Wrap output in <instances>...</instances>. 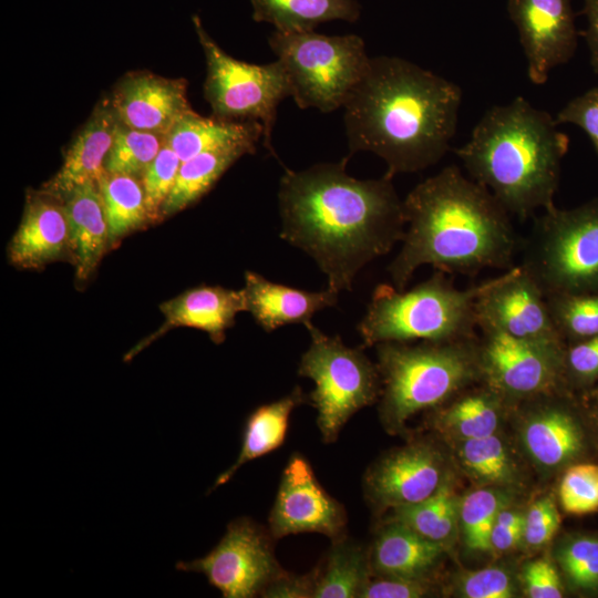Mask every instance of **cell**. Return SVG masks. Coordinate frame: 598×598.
I'll return each instance as SVG.
<instances>
[{"mask_svg": "<svg viewBox=\"0 0 598 598\" xmlns=\"http://www.w3.org/2000/svg\"><path fill=\"white\" fill-rule=\"evenodd\" d=\"M349 158L285 167L278 189L280 238L310 256L337 292L351 291L358 272L390 252L406 225L392 177L354 178Z\"/></svg>", "mask_w": 598, "mask_h": 598, "instance_id": "1", "label": "cell"}, {"mask_svg": "<svg viewBox=\"0 0 598 598\" xmlns=\"http://www.w3.org/2000/svg\"><path fill=\"white\" fill-rule=\"evenodd\" d=\"M461 101L455 83L398 56H373L342 107L348 156L371 152L392 178L435 165L450 148Z\"/></svg>", "mask_w": 598, "mask_h": 598, "instance_id": "2", "label": "cell"}, {"mask_svg": "<svg viewBox=\"0 0 598 598\" xmlns=\"http://www.w3.org/2000/svg\"><path fill=\"white\" fill-rule=\"evenodd\" d=\"M408 225L402 247L388 267L403 290L415 270L431 265L445 274L511 269L518 238L509 214L482 184L455 165L417 184L403 200Z\"/></svg>", "mask_w": 598, "mask_h": 598, "instance_id": "3", "label": "cell"}, {"mask_svg": "<svg viewBox=\"0 0 598 598\" xmlns=\"http://www.w3.org/2000/svg\"><path fill=\"white\" fill-rule=\"evenodd\" d=\"M551 115L522 96L488 109L455 153L474 181L520 219L555 206L569 146Z\"/></svg>", "mask_w": 598, "mask_h": 598, "instance_id": "4", "label": "cell"}, {"mask_svg": "<svg viewBox=\"0 0 598 598\" xmlns=\"http://www.w3.org/2000/svg\"><path fill=\"white\" fill-rule=\"evenodd\" d=\"M380 414L398 429L414 414L441 406L482 379L478 337L454 341L377 344Z\"/></svg>", "mask_w": 598, "mask_h": 598, "instance_id": "5", "label": "cell"}, {"mask_svg": "<svg viewBox=\"0 0 598 598\" xmlns=\"http://www.w3.org/2000/svg\"><path fill=\"white\" fill-rule=\"evenodd\" d=\"M458 289L445 272L436 270L409 290L380 283L358 324L367 348L382 342L454 341L476 337L475 300L487 287Z\"/></svg>", "mask_w": 598, "mask_h": 598, "instance_id": "6", "label": "cell"}, {"mask_svg": "<svg viewBox=\"0 0 598 598\" xmlns=\"http://www.w3.org/2000/svg\"><path fill=\"white\" fill-rule=\"evenodd\" d=\"M268 43L285 69L296 105L322 113L343 107L371 59L363 39L357 34L275 30Z\"/></svg>", "mask_w": 598, "mask_h": 598, "instance_id": "7", "label": "cell"}, {"mask_svg": "<svg viewBox=\"0 0 598 598\" xmlns=\"http://www.w3.org/2000/svg\"><path fill=\"white\" fill-rule=\"evenodd\" d=\"M520 266L545 296L598 292V198L535 219Z\"/></svg>", "mask_w": 598, "mask_h": 598, "instance_id": "8", "label": "cell"}, {"mask_svg": "<svg viewBox=\"0 0 598 598\" xmlns=\"http://www.w3.org/2000/svg\"><path fill=\"white\" fill-rule=\"evenodd\" d=\"M305 327L311 343L300 359L298 374L313 381L309 399L317 410L323 442L332 443L353 414L375 402L381 378L363 347L350 348L339 336H328L312 322Z\"/></svg>", "mask_w": 598, "mask_h": 598, "instance_id": "9", "label": "cell"}, {"mask_svg": "<svg viewBox=\"0 0 598 598\" xmlns=\"http://www.w3.org/2000/svg\"><path fill=\"white\" fill-rule=\"evenodd\" d=\"M206 61L204 96L213 116L233 122H259L262 144L277 157L272 131L278 106L291 96L290 85L278 60L255 64L226 53L207 33L198 16L192 18Z\"/></svg>", "mask_w": 598, "mask_h": 598, "instance_id": "10", "label": "cell"}, {"mask_svg": "<svg viewBox=\"0 0 598 598\" xmlns=\"http://www.w3.org/2000/svg\"><path fill=\"white\" fill-rule=\"evenodd\" d=\"M271 535L248 517L227 525L219 543L204 557L178 561L177 570L198 573L224 598H250L264 589L283 570L278 565Z\"/></svg>", "mask_w": 598, "mask_h": 598, "instance_id": "11", "label": "cell"}, {"mask_svg": "<svg viewBox=\"0 0 598 598\" xmlns=\"http://www.w3.org/2000/svg\"><path fill=\"white\" fill-rule=\"evenodd\" d=\"M478 337L482 379L507 399L558 391L566 343L532 341L494 330Z\"/></svg>", "mask_w": 598, "mask_h": 598, "instance_id": "12", "label": "cell"}, {"mask_svg": "<svg viewBox=\"0 0 598 598\" xmlns=\"http://www.w3.org/2000/svg\"><path fill=\"white\" fill-rule=\"evenodd\" d=\"M475 318L480 330L565 343L555 328L545 293L520 265L489 279L475 300Z\"/></svg>", "mask_w": 598, "mask_h": 598, "instance_id": "13", "label": "cell"}, {"mask_svg": "<svg viewBox=\"0 0 598 598\" xmlns=\"http://www.w3.org/2000/svg\"><path fill=\"white\" fill-rule=\"evenodd\" d=\"M268 522L274 539L319 533L334 540L346 536L347 515L320 485L309 462L293 454L282 472Z\"/></svg>", "mask_w": 598, "mask_h": 598, "instance_id": "14", "label": "cell"}, {"mask_svg": "<svg viewBox=\"0 0 598 598\" xmlns=\"http://www.w3.org/2000/svg\"><path fill=\"white\" fill-rule=\"evenodd\" d=\"M527 59V74L544 84L549 72L568 62L577 48L571 0H507Z\"/></svg>", "mask_w": 598, "mask_h": 598, "instance_id": "15", "label": "cell"}, {"mask_svg": "<svg viewBox=\"0 0 598 598\" xmlns=\"http://www.w3.org/2000/svg\"><path fill=\"white\" fill-rule=\"evenodd\" d=\"M446 477L440 452L430 444L415 443L375 462L367 471L363 486L377 509H394L431 497Z\"/></svg>", "mask_w": 598, "mask_h": 598, "instance_id": "16", "label": "cell"}, {"mask_svg": "<svg viewBox=\"0 0 598 598\" xmlns=\"http://www.w3.org/2000/svg\"><path fill=\"white\" fill-rule=\"evenodd\" d=\"M117 121L128 127L166 136L193 112L184 79L141 70L123 75L109 96Z\"/></svg>", "mask_w": 598, "mask_h": 598, "instance_id": "17", "label": "cell"}, {"mask_svg": "<svg viewBox=\"0 0 598 598\" xmlns=\"http://www.w3.org/2000/svg\"><path fill=\"white\" fill-rule=\"evenodd\" d=\"M10 262L21 269L72 262L68 216L63 199L43 190L27 192L21 221L8 246Z\"/></svg>", "mask_w": 598, "mask_h": 598, "instance_id": "18", "label": "cell"}, {"mask_svg": "<svg viewBox=\"0 0 598 598\" xmlns=\"http://www.w3.org/2000/svg\"><path fill=\"white\" fill-rule=\"evenodd\" d=\"M159 309L165 318L164 323L126 352L125 362L168 330L177 327L202 330L214 343H221L226 338V331L235 324L236 316L246 311V300L243 289L204 285L163 302Z\"/></svg>", "mask_w": 598, "mask_h": 598, "instance_id": "19", "label": "cell"}, {"mask_svg": "<svg viewBox=\"0 0 598 598\" xmlns=\"http://www.w3.org/2000/svg\"><path fill=\"white\" fill-rule=\"evenodd\" d=\"M117 123L109 97H104L76 132L64 153L61 167L41 189L63 199L82 185L97 183L105 172L104 164Z\"/></svg>", "mask_w": 598, "mask_h": 598, "instance_id": "20", "label": "cell"}, {"mask_svg": "<svg viewBox=\"0 0 598 598\" xmlns=\"http://www.w3.org/2000/svg\"><path fill=\"white\" fill-rule=\"evenodd\" d=\"M246 311L266 331L287 326L311 322L315 313L337 306L338 293L326 288L308 291L268 280L255 271L245 272L243 288Z\"/></svg>", "mask_w": 598, "mask_h": 598, "instance_id": "21", "label": "cell"}, {"mask_svg": "<svg viewBox=\"0 0 598 598\" xmlns=\"http://www.w3.org/2000/svg\"><path fill=\"white\" fill-rule=\"evenodd\" d=\"M63 202L69 221L75 279L76 282L84 283L110 249L109 226L97 183H87L73 189Z\"/></svg>", "mask_w": 598, "mask_h": 598, "instance_id": "22", "label": "cell"}, {"mask_svg": "<svg viewBox=\"0 0 598 598\" xmlns=\"http://www.w3.org/2000/svg\"><path fill=\"white\" fill-rule=\"evenodd\" d=\"M445 548L391 519L379 529L369 549L372 575L426 578Z\"/></svg>", "mask_w": 598, "mask_h": 598, "instance_id": "23", "label": "cell"}, {"mask_svg": "<svg viewBox=\"0 0 598 598\" xmlns=\"http://www.w3.org/2000/svg\"><path fill=\"white\" fill-rule=\"evenodd\" d=\"M264 137L259 122H233L205 117L195 111L179 120L165 140L182 162L200 153L228 147H247L256 152Z\"/></svg>", "mask_w": 598, "mask_h": 598, "instance_id": "24", "label": "cell"}, {"mask_svg": "<svg viewBox=\"0 0 598 598\" xmlns=\"http://www.w3.org/2000/svg\"><path fill=\"white\" fill-rule=\"evenodd\" d=\"M527 417L523 443L529 456L546 468L557 467L581 450L582 436L573 415L555 403H544Z\"/></svg>", "mask_w": 598, "mask_h": 598, "instance_id": "25", "label": "cell"}, {"mask_svg": "<svg viewBox=\"0 0 598 598\" xmlns=\"http://www.w3.org/2000/svg\"><path fill=\"white\" fill-rule=\"evenodd\" d=\"M306 401L300 386L286 396L262 404L247 417L241 436V446L235 462L219 474L210 491L226 484L245 464L277 450L282 445L292 411Z\"/></svg>", "mask_w": 598, "mask_h": 598, "instance_id": "26", "label": "cell"}, {"mask_svg": "<svg viewBox=\"0 0 598 598\" xmlns=\"http://www.w3.org/2000/svg\"><path fill=\"white\" fill-rule=\"evenodd\" d=\"M252 19L266 22L282 32L312 31L319 24L342 20L358 21L361 6L358 0H249Z\"/></svg>", "mask_w": 598, "mask_h": 598, "instance_id": "27", "label": "cell"}, {"mask_svg": "<svg viewBox=\"0 0 598 598\" xmlns=\"http://www.w3.org/2000/svg\"><path fill=\"white\" fill-rule=\"evenodd\" d=\"M463 390L457 392L454 395L455 399L437 412L436 426L444 434L462 441L495 434L502 406L507 398L486 382L477 390L467 392H463Z\"/></svg>", "mask_w": 598, "mask_h": 598, "instance_id": "28", "label": "cell"}, {"mask_svg": "<svg viewBox=\"0 0 598 598\" xmlns=\"http://www.w3.org/2000/svg\"><path fill=\"white\" fill-rule=\"evenodd\" d=\"M371 576L369 549L346 536L334 539L316 568L313 598H360Z\"/></svg>", "mask_w": 598, "mask_h": 598, "instance_id": "29", "label": "cell"}, {"mask_svg": "<svg viewBox=\"0 0 598 598\" xmlns=\"http://www.w3.org/2000/svg\"><path fill=\"white\" fill-rule=\"evenodd\" d=\"M254 153L247 147H228L200 153L182 162L174 186L161 209L159 220L196 203L237 159Z\"/></svg>", "mask_w": 598, "mask_h": 598, "instance_id": "30", "label": "cell"}, {"mask_svg": "<svg viewBox=\"0 0 598 598\" xmlns=\"http://www.w3.org/2000/svg\"><path fill=\"white\" fill-rule=\"evenodd\" d=\"M97 186L109 226L110 248L151 223L141 178L104 172Z\"/></svg>", "mask_w": 598, "mask_h": 598, "instance_id": "31", "label": "cell"}, {"mask_svg": "<svg viewBox=\"0 0 598 598\" xmlns=\"http://www.w3.org/2000/svg\"><path fill=\"white\" fill-rule=\"evenodd\" d=\"M458 507L453 485L446 477L436 493L425 501L392 509L391 519L446 547L456 532Z\"/></svg>", "mask_w": 598, "mask_h": 598, "instance_id": "32", "label": "cell"}, {"mask_svg": "<svg viewBox=\"0 0 598 598\" xmlns=\"http://www.w3.org/2000/svg\"><path fill=\"white\" fill-rule=\"evenodd\" d=\"M165 137L118 122L105 159V172L141 178L164 145Z\"/></svg>", "mask_w": 598, "mask_h": 598, "instance_id": "33", "label": "cell"}, {"mask_svg": "<svg viewBox=\"0 0 598 598\" xmlns=\"http://www.w3.org/2000/svg\"><path fill=\"white\" fill-rule=\"evenodd\" d=\"M546 300L565 343L598 336V292L549 295Z\"/></svg>", "mask_w": 598, "mask_h": 598, "instance_id": "34", "label": "cell"}, {"mask_svg": "<svg viewBox=\"0 0 598 598\" xmlns=\"http://www.w3.org/2000/svg\"><path fill=\"white\" fill-rule=\"evenodd\" d=\"M460 458L463 467L477 481L505 485L516 478V467L503 441L495 434L462 441Z\"/></svg>", "mask_w": 598, "mask_h": 598, "instance_id": "35", "label": "cell"}, {"mask_svg": "<svg viewBox=\"0 0 598 598\" xmlns=\"http://www.w3.org/2000/svg\"><path fill=\"white\" fill-rule=\"evenodd\" d=\"M508 506L505 493L477 489L464 496L458 507L464 543L474 551H489V537L498 512Z\"/></svg>", "mask_w": 598, "mask_h": 598, "instance_id": "36", "label": "cell"}, {"mask_svg": "<svg viewBox=\"0 0 598 598\" xmlns=\"http://www.w3.org/2000/svg\"><path fill=\"white\" fill-rule=\"evenodd\" d=\"M182 164L178 155L165 143L141 176L151 223L159 220L161 209L167 199Z\"/></svg>", "mask_w": 598, "mask_h": 598, "instance_id": "37", "label": "cell"}, {"mask_svg": "<svg viewBox=\"0 0 598 598\" xmlns=\"http://www.w3.org/2000/svg\"><path fill=\"white\" fill-rule=\"evenodd\" d=\"M559 499L565 512L584 515L598 509V465L577 464L567 470L559 486Z\"/></svg>", "mask_w": 598, "mask_h": 598, "instance_id": "38", "label": "cell"}, {"mask_svg": "<svg viewBox=\"0 0 598 598\" xmlns=\"http://www.w3.org/2000/svg\"><path fill=\"white\" fill-rule=\"evenodd\" d=\"M558 561L570 582L579 588L598 586V539L576 537L558 550Z\"/></svg>", "mask_w": 598, "mask_h": 598, "instance_id": "39", "label": "cell"}, {"mask_svg": "<svg viewBox=\"0 0 598 598\" xmlns=\"http://www.w3.org/2000/svg\"><path fill=\"white\" fill-rule=\"evenodd\" d=\"M560 525V516L550 496L537 499L525 513L523 540L538 548L551 540Z\"/></svg>", "mask_w": 598, "mask_h": 598, "instance_id": "40", "label": "cell"}, {"mask_svg": "<svg viewBox=\"0 0 598 598\" xmlns=\"http://www.w3.org/2000/svg\"><path fill=\"white\" fill-rule=\"evenodd\" d=\"M590 383L598 378V336L566 343L563 358V378Z\"/></svg>", "mask_w": 598, "mask_h": 598, "instance_id": "41", "label": "cell"}, {"mask_svg": "<svg viewBox=\"0 0 598 598\" xmlns=\"http://www.w3.org/2000/svg\"><path fill=\"white\" fill-rule=\"evenodd\" d=\"M461 592L466 598H511L514 586L509 575L501 568L468 571L461 579Z\"/></svg>", "mask_w": 598, "mask_h": 598, "instance_id": "42", "label": "cell"}, {"mask_svg": "<svg viewBox=\"0 0 598 598\" xmlns=\"http://www.w3.org/2000/svg\"><path fill=\"white\" fill-rule=\"evenodd\" d=\"M557 124L573 123L590 138L598 155V86L570 100L557 114Z\"/></svg>", "mask_w": 598, "mask_h": 598, "instance_id": "43", "label": "cell"}, {"mask_svg": "<svg viewBox=\"0 0 598 598\" xmlns=\"http://www.w3.org/2000/svg\"><path fill=\"white\" fill-rule=\"evenodd\" d=\"M430 591L427 578L372 575L360 598H419Z\"/></svg>", "mask_w": 598, "mask_h": 598, "instance_id": "44", "label": "cell"}, {"mask_svg": "<svg viewBox=\"0 0 598 598\" xmlns=\"http://www.w3.org/2000/svg\"><path fill=\"white\" fill-rule=\"evenodd\" d=\"M523 582L526 594L532 598H560L563 596L560 579L548 559L528 563L523 570Z\"/></svg>", "mask_w": 598, "mask_h": 598, "instance_id": "45", "label": "cell"}, {"mask_svg": "<svg viewBox=\"0 0 598 598\" xmlns=\"http://www.w3.org/2000/svg\"><path fill=\"white\" fill-rule=\"evenodd\" d=\"M316 568L307 575H292L285 570L264 589L268 598H313Z\"/></svg>", "mask_w": 598, "mask_h": 598, "instance_id": "46", "label": "cell"}, {"mask_svg": "<svg viewBox=\"0 0 598 598\" xmlns=\"http://www.w3.org/2000/svg\"><path fill=\"white\" fill-rule=\"evenodd\" d=\"M524 525L509 526L494 523L489 537V551L502 555L523 540Z\"/></svg>", "mask_w": 598, "mask_h": 598, "instance_id": "47", "label": "cell"}, {"mask_svg": "<svg viewBox=\"0 0 598 598\" xmlns=\"http://www.w3.org/2000/svg\"><path fill=\"white\" fill-rule=\"evenodd\" d=\"M584 13L588 20L585 37L590 52V64L598 73V0H584Z\"/></svg>", "mask_w": 598, "mask_h": 598, "instance_id": "48", "label": "cell"}]
</instances>
